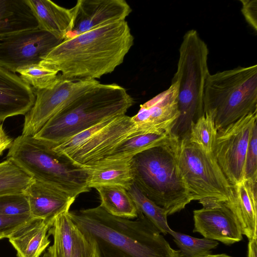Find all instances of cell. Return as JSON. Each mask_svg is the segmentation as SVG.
Wrapping results in <instances>:
<instances>
[{
	"label": "cell",
	"instance_id": "obj_38",
	"mask_svg": "<svg viewBox=\"0 0 257 257\" xmlns=\"http://www.w3.org/2000/svg\"><path fill=\"white\" fill-rule=\"evenodd\" d=\"M257 238L249 240L247 246V257H256L257 254Z\"/></svg>",
	"mask_w": 257,
	"mask_h": 257
},
{
	"label": "cell",
	"instance_id": "obj_11",
	"mask_svg": "<svg viewBox=\"0 0 257 257\" xmlns=\"http://www.w3.org/2000/svg\"><path fill=\"white\" fill-rule=\"evenodd\" d=\"M61 42L39 28L0 36V66L16 73L21 67L39 63Z\"/></svg>",
	"mask_w": 257,
	"mask_h": 257
},
{
	"label": "cell",
	"instance_id": "obj_17",
	"mask_svg": "<svg viewBox=\"0 0 257 257\" xmlns=\"http://www.w3.org/2000/svg\"><path fill=\"white\" fill-rule=\"evenodd\" d=\"M34 89L16 73L0 66V122L25 115L35 101Z\"/></svg>",
	"mask_w": 257,
	"mask_h": 257
},
{
	"label": "cell",
	"instance_id": "obj_27",
	"mask_svg": "<svg viewBox=\"0 0 257 257\" xmlns=\"http://www.w3.org/2000/svg\"><path fill=\"white\" fill-rule=\"evenodd\" d=\"M127 191L138 211L142 213L161 233L164 234L169 233L172 229L167 222L168 214L166 211L146 197L134 183Z\"/></svg>",
	"mask_w": 257,
	"mask_h": 257
},
{
	"label": "cell",
	"instance_id": "obj_37",
	"mask_svg": "<svg viewBox=\"0 0 257 257\" xmlns=\"http://www.w3.org/2000/svg\"><path fill=\"white\" fill-rule=\"evenodd\" d=\"M13 141L14 140L7 134L0 122V155L6 150L9 149Z\"/></svg>",
	"mask_w": 257,
	"mask_h": 257
},
{
	"label": "cell",
	"instance_id": "obj_20",
	"mask_svg": "<svg viewBox=\"0 0 257 257\" xmlns=\"http://www.w3.org/2000/svg\"><path fill=\"white\" fill-rule=\"evenodd\" d=\"M53 221L32 218L8 238L17 257H40L50 243L48 231Z\"/></svg>",
	"mask_w": 257,
	"mask_h": 257
},
{
	"label": "cell",
	"instance_id": "obj_7",
	"mask_svg": "<svg viewBox=\"0 0 257 257\" xmlns=\"http://www.w3.org/2000/svg\"><path fill=\"white\" fill-rule=\"evenodd\" d=\"M208 48L195 30L187 31L179 48L177 70L172 80L179 82L180 116L171 131L178 139L187 135L191 124L204 113L205 84L210 74Z\"/></svg>",
	"mask_w": 257,
	"mask_h": 257
},
{
	"label": "cell",
	"instance_id": "obj_29",
	"mask_svg": "<svg viewBox=\"0 0 257 257\" xmlns=\"http://www.w3.org/2000/svg\"><path fill=\"white\" fill-rule=\"evenodd\" d=\"M169 234L179 248L180 257H203L218 244L216 240L196 238L173 230Z\"/></svg>",
	"mask_w": 257,
	"mask_h": 257
},
{
	"label": "cell",
	"instance_id": "obj_8",
	"mask_svg": "<svg viewBox=\"0 0 257 257\" xmlns=\"http://www.w3.org/2000/svg\"><path fill=\"white\" fill-rule=\"evenodd\" d=\"M185 136L174 137V147L181 175L192 200L215 198L230 201L233 187L212 153H208Z\"/></svg>",
	"mask_w": 257,
	"mask_h": 257
},
{
	"label": "cell",
	"instance_id": "obj_30",
	"mask_svg": "<svg viewBox=\"0 0 257 257\" xmlns=\"http://www.w3.org/2000/svg\"><path fill=\"white\" fill-rule=\"evenodd\" d=\"M16 72L20 74L23 81L35 90L48 87L56 79L59 74L55 70L40 63L21 67Z\"/></svg>",
	"mask_w": 257,
	"mask_h": 257
},
{
	"label": "cell",
	"instance_id": "obj_24",
	"mask_svg": "<svg viewBox=\"0 0 257 257\" xmlns=\"http://www.w3.org/2000/svg\"><path fill=\"white\" fill-rule=\"evenodd\" d=\"M94 188L99 193L100 205L108 213L128 219L137 217L138 209L126 189L110 185L98 186Z\"/></svg>",
	"mask_w": 257,
	"mask_h": 257
},
{
	"label": "cell",
	"instance_id": "obj_16",
	"mask_svg": "<svg viewBox=\"0 0 257 257\" xmlns=\"http://www.w3.org/2000/svg\"><path fill=\"white\" fill-rule=\"evenodd\" d=\"M31 216L49 221L69 211L76 198L49 184L33 179L25 191Z\"/></svg>",
	"mask_w": 257,
	"mask_h": 257
},
{
	"label": "cell",
	"instance_id": "obj_23",
	"mask_svg": "<svg viewBox=\"0 0 257 257\" xmlns=\"http://www.w3.org/2000/svg\"><path fill=\"white\" fill-rule=\"evenodd\" d=\"M69 212L56 216L48 231L53 237V243L47 249L49 257H72L78 229Z\"/></svg>",
	"mask_w": 257,
	"mask_h": 257
},
{
	"label": "cell",
	"instance_id": "obj_33",
	"mask_svg": "<svg viewBox=\"0 0 257 257\" xmlns=\"http://www.w3.org/2000/svg\"><path fill=\"white\" fill-rule=\"evenodd\" d=\"M257 180V125L253 128L246 155L244 179Z\"/></svg>",
	"mask_w": 257,
	"mask_h": 257
},
{
	"label": "cell",
	"instance_id": "obj_18",
	"mask_svg": "<svg viewBox=\"0 0 257 257\" xmlns=\"http://www.w3.org/2000/svg\"><path fill=\"white\" fill-rule=\"evenodd\" d=\"M233 197L224 201L236 218L242 235L257 238V180L244 179L232 186Z\"/></svg>",
	"mask_w": 257,
	"mask_h": 257
},
{
	"label": "cell",
	"instance_id": "obj_34",
	"mask_svg": "<svg viewBox=\"0 0 257 257\" xmlns=\"http://www.w3.org/2000/svg\"><path fill=\"white\" fill-rule=\"evenodd\" d=\"M32 218L31 215H0V239L8 238L13 232Z\"/></svg>",
	"mask_w": 257,
	"mask_h": 257
},
{
	"label": "cell",
	"instance_id": "obj_12",
	"mask_svg": "<svg viewBox=\"0 0 257 257\" xmlns=\"http://www.w3.org/2000/svg\"><path fill=\"white\" fill-rule=\"evenodd\" d=\"M140 135L131 117L121 115L86 143L65 156L75 165L88 168L99 163L121 142Z\"/></svg>",
	"mask_w": 257,
	"mask_h": 257
},
{
	"label": "cell",
	"instance_id": "obj_13",
	"mask_svg": "<svg viewBox=\"0 0 257 257\" xmlns=\"http://www.w3.org/2000/svg\"><path fill=\"white\" fill-rule=\"evenodd\" d=\"M202 208L193 211V232L230 245L242 239L239 224L224 201L208 198L199 201Z\"/></svg>",
	"mask_w": 257,
	"mask_h": 257
},
{
	"label": "cell",
	"instance_id": "obj_36",
	"mask_svg": "<svg viewBox=\"0 0 257 257\" xmlns=\"http://www.w3.org/2000/svg\"><path fill=\"white\" fill-rule=\"evenodd\" d=\"M240 2L242 4L241 12L245 20L256 31V1L240 0Z\"/></svg>",
	"mask_w": 257,
	"mask_h": 257
},
{
	"label": "cell",
	"instance_id": "obj_26",
	"mask_svg": "<svg viewBox=\"0 0 257 257\" xmlns=\"http://www.w3.org/2000/svg\"><path fill=\"white\" fill-rule=\"evenodd\" d=\"M33 179L13 161L7 159L0 163V196L24 193Z\"/></svg>",
	"mask_w": 257,
	"mask_h": 257
},
{
	"label": "cell",
	"instance_id": "obj_14",
	"mask_svg": "<svg viewBox=\"0 0 257 257\" xmlns=\"http://www.w3.org/2000/svg\"><path fill=\"white\" fill-rule=\"evenodd\" d=\"M179 90V82L172 80L168 88L140 105L137 113L131 117L140 135H171L180 116Z\"/></svg>",
	"mask_w": 257,
	"mask_h": 257
},
{
	"label": "cell",
	"instance_id": "obj_15",
	"mask_svg": "<svg viewBox=\"0 0 257 257\" xmlns=\"http://www.w3.org/2000/svg\"><path fill=\"white\" fill-rule=\"evenodd\" d=\"M72 8L73 27L67 38L125 21L132 11L124 0H78Z\"/></svg>",
	"mask_w": 257,
	"mask_h": 257
},
{
	"label": "cell",
	"instance_id": "obj_19",
	"mask_svg": "<svg viewBox=\"0 0 257 257\" xmlns=\"http://www.w3.org/2000/svg\"><path fill=\"white\" fill-rule=\"evenodd\" d=\"M38 23L39 28L62 41L71 33L73 10L61 7L50 0H26Z\"/></svg>",
	"mask_w": 257,
	"mask_h": 257
},
{
	"label": "cell",
	"instance_id": "obj_35",
	"mask_svg": "<svg viewBox=\"0 0 257 257\" xmlns=\"http://www.w3.org/2000/svg\"><path fill=\"white\" fill-rule=\"evenodd\" d=\"M72 257H94L92 246L78 230Z\"/></svg>",
	"mask_w": 257,
	"mask_h": 257
},
{
	"label": "cell",
	"instance_id": "obj_21",
	"mask_svg": "<svg viewBox=\"0 0 257 257\" xmlns=\"http://www.w3.org/2000/svg\"><path fill=\"white\" fill-rule=\"evenodd\" d=\"M39 28L26 0H0V36Z\"/></svg>",
	"mask_w": 257,
	"mask_h": 257
},
{
	"label": "cell",
	"instance_id": "obj_10",
	"mask_svg": "<svg viewBox=\"0 0 257 257\" xmlns=\"http://www.w3.org/2000/svg\"><path fill=\"white\" fill-rule=\"evenodd\" d=\"M256 122L257 111L217 131L212 154L232 186L244 179L246 155Z\"/></svg>",
	"mask_w": 257,
	"mask_h": 257
},
{
	"label": "cell",
	"instance_id": "obj_22",
	"mask_svg": "<svg viewBox=\"0 0 257 257\" xmlns=\"http://www.w3.org/2000/svg\"><path fill=\"white\" fill-rule=\"evenodd\" d=\"M87 169V185L91 189L100 185H116L127 190L133 184L131 160L109 162Z\"/></svg>",
	"mask_w": 257,
	"mask_h": 257
},
{
	"label": "cell",
	"instance_id": "obj_9",
	"mask_svg": "<svg viewBox=\"0 0 257 257\" xmlns=\"http://www.w3.org/2000/svg\"><path fill=\"white\" fill-rule=\"evenodd\" d=\"M99 83L97 80L66 79L59 73L51 85L34 90L35 101L25 115L22 135L34 136L56 113Z\"/></svg>",
	"mask_w": 257,
	"mask_h": 257
},
{
	"label": "cell",
	"instance_id": "obj_39",
	"mask_svg": "<svg viewBox=\"0 0 257 257\" xmlns=\"http://www.w3.org/2000/svg\"><path fill=\"white\" fill-rule=\"evenodd\" d=\"M203 257H232L230 255H227L224 253L222 254H209Z\"/></svg>",
	"mask_w": 257,
	"mask_h": 257
},
{
	"label": "cell",
	"instance_id": "obj_1",
	"mask_svg": "<svg viewBox=\"0 0 257 257\" xmlns=\"http://www.w3.org/2000/svg\"><path fill=\"white\" fill-rule=\"evenodd\" d=\"M69 213L94 257H180L179 250L139 211L135 219L113 216L100 205Z\"/></svg>",
	"mask_w": 257,
	"mask_h": 257
},
{
	"label": "cell",
	"instance_id": "obj_3",
	"mask_svg": "<svg viewBox=\"0 0 257 257\" xmlns=\"http://www.w3.org/2000/svg\"><path fill=\"white\" fill-rule=\"evenodd\" d=\"M134 103L124 87L99 82L56 113L34 137L53 147L106 118L125 114Z\"/></svg>",
	"mask_w": 257,
	"mask_h": 257
},
{
	"label": "cell",
	"instance_id": "obj_32",
	"mask_svg": "<svg viewBox=\"0 0 257 257\" xmlns=\"http://www.w3.org/2000/svg\"><path fill=\"white\" fill-rule=\"evenodd\" d=\"M30 215L27 197L25 193L0 196V215Z\"/></svg>",
	"mask_w": 257,
	"mask_h": 257
},
{
	"label": "cell",
	"instance_id": "obj_25",
	"mask_svg": "<svg viewBox=\"0 0 257 257\" xmlns=\"http://www.w3.org/2000/svg\"><path fill=\"white\" fill-rule=\"evenodd\" d=\"M171 137V135L166 133L147 134L134 136L118 145L96 165L131 160L137 154L167 142Z\"/></svg>",
	"mask_w": 257,
	"mask_h": 257
},
{
	"label": "cell",
	"instance_id": "obj_4",
	"mask_svg": "<svg viewBox=\"0 0 257 257\" xmlns=\"http://www.w3.org/2000/svg\"><path fill=\"white\" fill-rule=\"evenodd\" d=\"M174 139L171 136L131 159L134 184L168 215L181 211L192 201L178 166Z\"/></svg>",
	"mask_w": 257,
	"mask_h": 257
},
{
	"label": "cell",
	"instance_id": "obj_31",
	"mask_svg": "<svg viewBox=\"0 0 257 257\" xmlns=\"http://www.w3.org/2000/svg\"><path fill=\"white\" fill-rule=\"evenodd\" d=\"M119 115L114 116L106 118L93 126L68 138L59 145L52 147V149L56 153L61 155L66 156L86 143L102 129L108 126Z\"/></svg>",
	"mask_w": 257,
	"mask_h": 257
},
{
	"label": "cell",
	"instance_id": "obj_28",
	"mask_svg": "<svg viewBox=\"0 0 257 257\" xmlns=\"http://www.w3.org/2000/svg\"><path fill=\"white\" fill-rule=\"evenodd\" d=\"M217 132L213 116L210 113H204L191 123L188 137L190 142L206 152L212 153Z\"/></svg>",
	"mask_w": 257,
	"mask_h": 257
},
{
	"label": "cell",
	"instance_id": "obj_2",
	"mask_svg": "<svg viewBox=\"0 0 257 257\" xmlns=\"http://www.w3.org/2000/svg\"><path fill=\"white\" fill-rule=\"evenodd\" d=\"M134 43L128 23L122 21L64 39L39 63L64 78L96 80L119 66Z\"/></svg>",
	"mask_w": 257,
	"mask_h": 257
},
{
	"label": "cell",
	"instance_id": "obj_5",
	"mask_svg": "<svg viewBox=\"0 0 257 257\" xmlns=\"http://www.w3.org/2000/svg\"><path fill=\"white\" fill-rule=\"evenodd\" d=\"M7 159L33 179L49 184L76 198L89 191L86 169L73 164L66 156L34 136L21 135L14 140Z\"/></svg>",
	"mask_w": 257,
	"mask_h": 257
},
{
	"label": "cell",
	"instance_id": "obj_40",
	"mask_svg": "<svg viewBox=\"0 0 257 257\" xmlns=\"http://www.w3.org/2000/svg\"><path fill=\"white\" fill-rule=\"evenodd\" d=\"M42 257H49L48 251H45Z\"/></svg>",
	"mask_w": 257,
	"mask_h": 257
},
{
	"label": "cell",
	"instance_id": "obj_6",
	"mask_svg": "<svg viewBox=\"0 0 257 257\" xmlns=\"http://www.w3.org/2000/svg\"><path fill=\"white\" fill-rule=\"evenodd\" d=\"M203 108L213 116L217 131L256 111L257 65L209 74Z\"/></svg>",
	"mask_w": 257,
	"mask_h": 257
}]
</instances>
